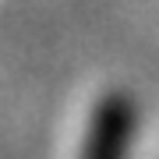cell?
Returning <instances> with one entry per match:
<instances>
[{"label":"cell","mask_w":159,"mask_h":159,"mask_svg":"<svg viewBox=\"0 0 159 159\" xmlns=\"http://www.w3.org/2000/svg\"><path fill=\"white\" fill-rule=\"evenodd\" d=\"M131 131H134V110L124 96H110L92 117L85 152L81 159H127Z\"/></svg>","instance_id":"6da1fadb"}]
</instances>
